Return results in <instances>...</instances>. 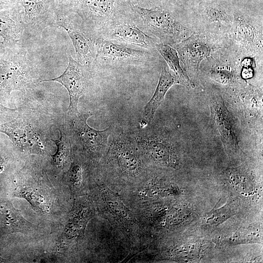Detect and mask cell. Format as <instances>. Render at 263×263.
Returning <instances> with one entry per match:
<instances>
[{
  "mask_svg": "<svg viewBox=\"0 0 263 263\" xmlns=\"http://www.w3.org/2000/svg\"><path fill=\"white\" fill-rule=\"evenodd\" d=\"M99 163L106 177L127 184L140 185L149 173L132 132L121 129L114 128Z\"/></svg>",
  "mask_w": 263,
  "mask_h": 263,
  "instance_id": "6da1fadb",
  "label": "cell"
},
{
  "mask_svg": "<svg viewBox=\"0 0 263 263\" xmlns=\"http://www.w3.org/2000/svg\"><path fill=\"white\" fill-rule=\"evenodd\" d=\"M36 65L22 46L5 48L0 52V101L15 91H25L41 82Z\"/></svg>",
  "mask_w": 263,
  "mask_h": 263,
  "instance_id": "7a4b0ae2",
  "label": "cell"
},
{
  "mask_svg": "<svg viewBox=\"0 0 263 263\" xmlns=\"http://www.w3.org/2000/svg\"><path fill=\"white\" fill-rule=\"evenodd\" d=\"M92 115L90 112L67 114V130L77 153L93 164H97L107 150L109 138L115 128L112 125L103 130L91 127L87 121Z\"/></svg>",
  "mask_w": 263,
  "mask_h": 263,
  "instance_id": "3957f363",
  "label": "cell"
},
{
  "mask_svg": "<svg viewBox=\"0 0 263 263\" xmlns=\"http://www.w3.org/2000/svg\"><path fill=\"white\" fill-rule=\"evenodd\" d=\"M131 132L148 166L176 168L178 164V144L170 132L150 125Z\"/></svg>",
  "mask_w": 263,
  "mask_h": 263,
  "instance_id": "277c9868",
  "label": "cell"
},
{
  "mask_svg": "<svg viewBox=\"0 0 263 263\" xmlns=\"http://www.w3.org/2000/svg\"><path fill=\"white\" fill-rule=\"evenodd\" d=\"M0 132L7 135L18 150L25 153L50 155L44 132L25 117L18 115L0 124Z\"/></svg>",
  "mask_w": 263,
  "mask_h": 263,
  "instance_id": "5b68a950",
  "label": "cell"
},
{
  "mask_svg": "<svg viewBox=\"0 0 263 263\" xmlns=\"http://www.w3.org/2000/svg\"><path fill=\"white\" fill-rule=\"evenodd\" d=\"M54 25L59 26L67 32L75 48L77 62L91 69L95 57L97 35L82 21H76L72 15L57 5Z\"/></svg>",
  "mask_w": 263,
  "mask_h": 263,
  "instance_id": "8992f818",
  "label": "cell"
},
{
  "mask_svg": "<svg viewBox=\"0 0 263 263\" xmlns=\"http://www.w3.org/2000/svg\"><path fill=\"white\" fill-rule=\"evenodd\" d=\"M132 9L138 18L139 23L164 44H175L188 33L187 28L165 10L148 9L135 4H132Z\"/></svg>",
  "mask_w": 263,
  "mask_h": 263,
  "instance_id": "52a82bcc",
  "label": "cell"
},
{
  "mask_svg": "<svg viewBox=\"0 0 263 263\" xmlns=\"http://www.w3.org/2000/svg\"><path fill=\"white\" fill-rule=\"evenodd\" d=\"M56 5L77 13L82 23L97 36L115 19L113 0H60Z\"/></svg>",
  "mask_w": 263,
  "mask_h": 263,
  "instance_id": "ba28073f",
  "label": "cell"
},
{
  "mask_svg": "<svg viewBox=\"0 0 263 263\" xmlns=\"http://www.w3.org/2000/svg\"><path fill=\"white\" fill-rule=\"evenodd\" d=\"M68 57V65L63 74L53 79H41V82H57L66 89L70 99L67 114H72L79 113V99L88 89L91 77V69L75 60L70 55Z\"/></svg>",
  "mask_w": 263,
  "mask_h": 263,
  "instance_id": "9c48e42d",
  "label": "cell"
},
{
  "mask_svg": "<svg viewBox=\"0 0 263 263\" xmlns=\"http://www.w3.org/2000/svg\"><path fill=\"white\" fill-rule=\"evenodd\" d=\"M96 54L93 67L97 65H113L142 62L150 56L149 52L129 48L98 37L95 40Z\"/></svg>",
  "mask_w": 263,
  "mask_h": 263,
  "instance_id": "30bf717a",
  "label": "cell"
},
{
  "mask_svg": "<svg viewBox=\"0 0 263 263\" xmlns=\"http://www.w3.org/2000/svg\"><path fill=\"white\" fill-rule=\"evenodd\" d=\"M23 10L25 30L31 34L40 35L47 27L54 25L56 4L53 0H20Z\"/></svg>",
  "mask_w": 263,
  "mask_h": 263,
  "instance_id": "8fae6325",
  "label": "cell"
},
{
  "mask_svg": "<svg viewBox=\"0 0 263 263\" xmlns=\"http://www.w3.org/2000/svg\"><path fill=\"white\" fill-rule=\"evenodd\" d=\"M208 105L212 118L226 150L230 153H236L239 145L233 119L222 97L219 94L211 95Z\"/></svg>",
  "mask_w": 263,
  "mask_h": 263,
  "instance_id": "7c38bea8",
  "label": "cell"
},
{
  "mask_svg": "<svg viewBox=\"0 0 263 263\" xmlns=\"http://www.w3.org/2000/svg\"><path fill=\"white\" fill-rule=\"evenodd\" d=\"M108 40H114L146 49L155 47V39L144 33L135 23L116 19L103 28L98 34Z\"/></svg>",
  "mask_w": 263,
  "mask_h": 263,
  "instance_id": "4fadbf2b",
  "label": "cell"
},
{
  "mask_svg": "<svg viewBox=\"0 0 263 263\" xmlns=\"http://www.w3.org/2000/svg\"><path fill=\"white\" fill-rule=\"evenodd\" d=\"M76 197L78 198L73 203L61 235L63 240L77 242L82 240L88 223L94 215L91 200L81 196Z\"/></svg>",
  "mask_w": 263,
  "mask_h": 263,
  "instance_id": "5bb4252c",
  "label": "cell"
},
{
  "mask_svg": "<svg viewBox=\"0 0 263 263\" xmlns=\"http://www.w3.org/2000/svg\"><path fill=\"white\" fill-rule=\"evenodd\" d=\"M27 178L16 182L13 197L26 199L39 212H49L53 201L50 188L43 181Z\"/></svg>",
  "mask_w": 263,
  "mask_h": 263,
  "instance_id": "9a60e30c",
  "label": "cell"
},
{
  "mask_svg": "<svg viewBox=\"0 0 263 263\" xmlns=\"http://www.w3.org/2000/svg\"><path fill=\"white\" fill-rule=\"evenodd\" d=\"M23 10L21 5L0 9V47L15 48L22 46L21 39L25 30L23 22Z\"/></svg>",
  "mask_w": 263,
  "mask_h": 263,
  "instance_id": "2e32d148",
  "label": "cell"
},
{
  "mask_svg": "<svg viewBox=\"0 0 263 263\" xmlns=\"http://www.w3.org/2000/svg\"><path fill=\"white\" fill-rule=\"evenodd\" d=\"M73 155L69 168L64 178L72 193L75 197L84 195L89 186L87 164L91 163L77 153Z\"/></svg>",
  "mask_w": 263,
  "mask_h": 263,
  "instance_id": "e0dca14e",
  "label": "cell"
},
{
  "mask_svg": "<svg viewBox=\"0 0 263 263\" xmlns=\"http://www.w3.org/2000/svg\"><path fill=\"white\" fill-rule=\"evenodd\" d=\"M175 84H178L176 79L170 72L166 69V66H163L155 92L144 108L140 128H144L151 123L156 111L164 99L167 92Z\"/></svg>",
  "mask_w": 263,
  "mask_h": 263,
  "instance_id": "ac0fdd59",
  "label": "cell"
},
{
  "mask_svg": "<svg viewBox=\"0 0 263 263\" xmlns=\"http://www.w3.org/2000/svg\"><path fill=\"white\" fill-rule=\"evenodd\" d=\"M34 225L27 221L20 210L8 200H0V235L16 232H26Z\"/></svg>",
  "mask_w": 263,
  "mask_h": 263,
  "instance_id": "d6986e66",
  "label": "cell"
},
{
  "mask_svg": "<svg viewBox=\"0 0 263 263\" xmlns=\"http://www.w3.org/2000/svg\"><path fill=\"white\" fill-rule=\"evenodd\" d=\"M98 186L104 212L110 215L112 218H115L116 221H118L120 224L133 222V218L120 197L106 185L102 184Z\"/></svg>",
  "mask_w": 263,
  "mask_h": 263,
  "instance_id": "ffe728a7",
  "label": "cell"
},
{
  "mask_svg": "<svg viewBox=\"0 0 263 263\" xmlns=\"http://www.w3.org/2000/svg\"><path fill=\"white\" fill-rule=\"evenodd\" d=\"M183 61L188 68H198L200 62L208 53V48L195 37H191L177 46Z\"/></svg>",
  "mask_w": 263,
  "mask_h": 263,
  "instance_id": "44dd1931",
  "label": "cell"
},
{
  "mask_svg": "<svg viewBox=\"0 0 263 263\" xmlns=\"http://www.w3.org/2000/svg\"><path fill=\"white\" fill-rule=\"evenodd\" d=\"M155 48L167 62L170 73L175 78L177 83L186 87H193V83L180 65L179 58L176 51L169 45L163 43H156Z\"/></svg>",
  "mask_w": 263,
  "mask_h": 263,
  "instance_id": "7402d4cb",
  "label": "cell"
},
{
  "mask_svg": "<svg viewBox=\"0 0 263 263\" xmlns=\"http://www.w3.org/2000/svg\"><path fill=\"white\" fill-rule=\"evenodd\" d=\"M60 136L57 139L51 140L54 142L56 150L51 154L52 163L57 168L63 169L70 164L73 157V146L67 129H58Z\"/></svg>",
  "mask_w": 263,
  "mask_h": 263,
  "instance_id": "603a6c76",
  "label": "cell"
},
{
  "mask_svg": "<svg viewBox=\"0 0 263 263\" xmlns=\"http://www.w3.org/2000/svg\"><path fill=\"white\" fill-rule=\"evenodd\" d=\"M203 16L209 23L229 24L231 22L230 16L218 6L208 5L204 8Z\"/></svg>",
  "mask_w": 263,
  "mask_h": 263,
  "instance_id": "cb8c5ba5",
  "label": "cell"
},
{
  "mask_svg": "<svg viewBox=\"0 0 263 263\" xmlns=\"http://www.w3.org/2000/svg\"><path fill=\"white\" fill-rule=\"evenodd\" d=\"M238 38L244 43H253L255 34L252 27L246 23H240L237 26Z\"/></svg>",
  "mask_w": 263,
  "mask_h": 263,
  "instance_id": "d4e9b609",
  "label": "cell"
},
{
  "mask_svg": "<svg viewBox=\"0 0 263 263\" xmlns=\"http://www.w3.org/2000/svg\"><path fill=\"white\" fill-rule=\"evenodd\" d=\"M210 76L213 79L222 84L229 83L232 80L231 74L224 70H214L211 72Z\"/></svg>",
  "mask_w": 263,
  "mask_h": 263,
  "instance_id": "484cf974",
  "label": "cell"
},
{
  "mask_svg": "<svg viewBox=\"0 0 263 263\" xmlns=\"http://www.w3.org/2000/svg\"><path fill=\"white\" fill-rule=\"evenodd\" d=\"M18 113L17 109H10L0 103V123H3L12 120Z\"/></svg>",
  "mask_w": 263,
  "mask_h": 263,
  "instance_id": "4316f807",
  "label": "cell"
},
{
  "mask_svg": "<svg viewBox=\"0 0 263 263\" xmlns=\"http://www.w3.org/2000/svg\"><path fill=\"white\" fill-rule=\"evenodd\" d=\"M20 5V0H0V9L11 8Z\"/></svg>",
  "mask_w": 263,
  "mask_h": 263,
  "instance_id": "83f0119b",
  "label": "cell"
},
{
  "mask_svg": "<svg viewBox=\"0 0 263 263\" xmlns=\"http://www.w3.org/2000/svg\"><path fill=\"white\" fill-rule=\"evenodd\" d=\"M4 166V160L1 156L0 155V171L3 169Z\"/></svg>",
  "mask_w": 263,
  "mask_h": 263,
  "instance_id": "f1b7e54d",
  "label": "cell"
},
{
  "mask_svg": "<svg viewBox=\"0 0 263 263\" xmlns=\"http://www.w3.org/2000/svg\"><path fill=\"white\" fill-rule=\"evenodd\" d=\"M6 262V260L0 256V263H5Z\"/></svg>",
  "mask_w": 263,
  "mask_h": 263,
  "instance_id": "f546056e",
  "label": "cell"
},
{
  "mask_svg": "<svg viewBox=\"0 0 263 263\" xmlns=\"http://www.w3.org/2000/svg\"><path fill=\"white\" fill-rule=\"evenodd\" d=\"M56 3H57L60 0H54Z\"/></svg>",
  "mask_w": 263,
  "mask_h": 263,
  "instance_id": "4dcf8cb0",
  "label": "cell"
},
{
  "mask_svg": "<svg viewBox=\"0 0 263 263\" xmlns=\"http://www.w3.org/2000/svg\"><path fill=\"white\" fill-rule=\"evenodd\" d=\"M3 48H1V47H0V52L3 50Z\"/></svg>",
  "mask_w": 263,
  "mask_h": 263,
  "instance_id": "1f68e13d",
  "label": "cell"
},
{
  "mask_svg": "<svg viewBox=\"0 0 263 263\" xmlns=\"http://www.w3.org/2000/svg\"><path fill=\"white\" fill-rule=\"evenodd\" d=\"M135 0V1H142V0Z\"/></svg>",
  "mask_w": 263,
  "mask_h": 263,
  "instance_id": "d6a6232c",
  "label": "cell"
},
{
  "mask_svg": "<svg viewBox=\"0 0 263 263\" xmlns=\"http://www.w3.org/2000/svg\"><path fill=\"white\" fill-rule=\"evenodd\" d=\"M53 1H54V0H53Z\"/></svg>",
  "mask_w": 263,
  "mask_h": 263,
  "instance_id": "836d02e7",
  "label": "cell"
}]
</instances>
